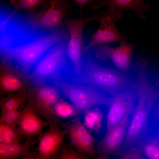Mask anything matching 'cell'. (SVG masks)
Here are the masks:
<instances>
[{"mask_svg":"<svg viewBox=\"0 0 159 159\" xmlns=\"http://www.w3.org/2000/svg\"><path fill=\"white\" fill-rule=\"evenodd\" d=\"M134 49L132 44L126 42L116 47L104 44L96 47L95 55L102 61L109 58L120 71L127 73L132 62Z\"/></svg>","mask_w":159,"mask_h":159,"instance_id":"13","label":"cell"},{"mask_svg":"<svg viewBox=\"0 0 159 159\" xmlns=\"http://www.w3.org/2000/svg\"><path fill=\"white\" fill-rule=\"evenodd\" d=\"M70 144L62 145L56 159H87L89 156L86 154L75 150Z\"/></svg>","mask_w":159,"mask_h":159,"instance_id":"23","label":"cell"},{"mask_svg":"<svg viewBox=\"0 0 159 159\" xmlns=\"http://www.w3.org/2000/svg\"><path fill=\"white\" fill-rule=\"evenodd\" d=\"M69 5L67 0H48L39 11L26 14L30 24L43 29L53 31L65 26L64 19L67 16Z\"/></svg>","mask_w":159,"mask_h":159,"instance_id":"7","label":"cell"},{"mask_svg":"<svg viewBox=\"0 0 159 159\" xmlns=\"http://www.w3.org/2000/svg\"><path fill=\"white\" fill-rule=\"evenodd\" d=\"M62 93L56 86L41 82L31 83L27 91V104L38 115L44 118L49 125L54 124L66 129L64 123L55 113L54 105L60 99Z\"/></svg>","mask_w":159,"mask_h":159,"instance_id":"5","label":"cell"},{"mask_svg":"<svg viewBox=\"0 0 159 159\" xmlns=\"http://www.w3.org/2000/svg\"><path fill=\"white\" fill-rule=\"evenodd\" d=\"M53 84L59 89L62 93L72 103L76 116L95 107L104 105L108 106L111 97L91 86L72 84L61 80Z\"/></svg>","mask_w":159,"mask_h":159,"instance_id":"6","label":"cell"},{"mask_svg":"<svg viewBox=\"0 0 159 159\" xmlns=\"http://www.w3.org/2000/svg\"><path fill=\"white\" fill-rule=\"evenodd\" d=\"M130 113L127 114L122 121L109 132L98 143L97 152L99 157L105 159L109 155H119L131 121Z\"/></svg>","mask_w":159,"mask_h":159,"instance_id":"12","label":"cell"},{"mask_svg":"<svg viewBox=\"0 0 159 159\" xmlns=\"http://www.w3.org/2000/svg\"><path fill=\"white\" fill-rule=\"evenodd\" d=\"M135 147L146 159H159V132L145 138Z\"/></svg>","mask_w":159,"mask_h":159,"instance_id":"19","label":"cell"},{"mask_svg":"<svg viewBox=\"0 0 159 159\" xmlns=\"http://www.w3.org/2000/svg\"><path fill=\"white\" fill-rule=\"evenodd\" d=\"M100 17L99 14L84 19H67L64 20V25L69 35L67 46V56L72 66L76 76L81 74L83 68V28L90 21H98Z\"/></svg>","mask_w":159,"mask_h":159,"instance_id":"8","label":"cell"},{"mask_svg":"<svg viewBox=\"0 0 159 159\" xmlns=\"http://www.w3.org/2000/svg\"><path fill=\"white\" fill-rule=\"evenodd\" d=\"M85 55L82 72L73 80L76 84L91 86L105 94L112 95L125 90L134 83L127 73L102 67L88 52Z\"/></svg>","mask_w":159,"mask_h":159,"instance_id":"3","label":"cell"},{"mask_svg":"<svg viewBox=\"0 0 159 159\" xmlns=\"http://www.w3.org/2000/svg\"><path fill=\"white\" fill-rule=\"evenodd\" d=\"M48 130L39 135L36 150L42 159H56L65 136L67 130H60L57 125H49Z\"/></svg>","mask_w":159,"mask_h":159,"instance_id":"14","label":"cell"},{"mask_svg":"<svg viewBox=\"0 0 159 159\" xmlns=\"http://www.w3.org/2000/svg\"><path fill=\"white\" fill-rule=\"evenodd\" d=\"M66 129L70 144L74 146L79 152L96 158L94 148L95 139L82 125L79 116H76L71 124L67 125Z\"/></svg>","mask_w":159,"mask_h":159,"instance_id":"15","label":"cell"},{"mask_svg":"<svg viewBox=\"0 0 159 159\" xmlns=\"http://www.w3.org/2000/svg\"><path fill=\"white\" fill-rule=\"evenodd\" d=\"M119 156L121 159H146L135 147L121 152Z\"/></svg>","mask_w":159,"mask_h":159,"instance_id":"26","label":"cell"},{"mask_svg":"<svg viewBox=\"0 0 159 159\" xmlns=\"http://www.w3.org/2000/svg\"><path fill=\"white\" fill-rule=\"evenodd\" d=\"M20 110H13L8 111L1 115L0 118V123H3L15 128H16L20 121L21 112Z\"/></svg>","mask_w":159,"mask_h":159,"instance_id":"25","label":"cell"},{"mask_svg":"<svg viewBox=\"0 0 159 159\" xmlns=\"http://www.w3.org/2000/svg\"><path fill=\"white\" fill-rule=\"evenodd\" d=\"M69 38L65 26L54 31L44 30L37 35L27 36L13 45L1 47V59L14 61L28 74L51 47Z\"/></svg>","mask_w":159,"mask_h":159,"instance_id":"2","label":"cell"},{"mask_svg":"<svg viewBox=\"0 0 159 159\" xmlns=\"http://www.w3.org/2000/svg\"><path fill=\"white\" fill-rule=\"evenodd\" d=\"M36 142L31 137L27 138L22 144L0 143V159H41L37 152L31 150Z\"/></svg>","mask_w":159,"mask_h":159,"instance_id":"17","label":"cell"},{"mask_svg":"<svg viewBox=\"0 0 159 159\" xmlns=\"http://www.w3.org/2000/svg\"><path fill=\"white\" fill-rule=\"evenodd\" d=\"M109 0H100V2L99 4L106 2Z\"/></svg>","mask_w":159,"mask_h":159,"instance_id":"28","label":"cell"},{"mask_svg":"<svg viewBox=\"0 0 159 159\" xmlns=\"http://www.w3.org/2000/svg\"><path fill=\"white\" fill-rule=\"evenodd\" d=\"M49 124L47 121L40 119L32 107L27 104L22 108L16 130L19 134L28 138L40 135L43 129Z\"/></svg>","mask_w":159,"mask_h":159,"instance_id":"16","label":"cell"},{"mask_svg":"<svg viewBox=\"0 0 159 159\" xmlns=\"http://www.w3.org/2000/svg\"><path fill=\"white\" fill-rule=\"evenodd\" d=\"M68 40L52 46L37 62L27 74L31 83L44 82L53 84L62 80V72L67 62L66 48Z\"/></svg>","mask_w":159,"mask_h":159,"instance_id":"4","label":"cell"},{"mask_svg":"<svg viewBox=\"0 0 159 159\" xmlns=\"http://www.w3.org/2000/svg\"><path fill=\"white\" fill-rule=\"evenodd\" d=\"M27 91H21L16 93H11L6 97L1 99V115L12 110H18L20 106H23L26 100Z\"/></svg>","mask_w":159,"mask_h":159,"instance_id":"20","label":"cell"},{"mask_svg":"<svg viewBox=\"0 0 159 159\" xmlns=\"http://www.w3.org/2000/svg\"><path fill=\"white\" fill-rule=\"evenodd\" d=\"M104 6H108V9L119 13L124 10L132 11L143 19H145L144 12L150 7L149 4L144 2V0H109L99 4L97 9Z\"/></svg>","mask_w":159,"mask_h":159,"instance_id":"18","label":"cell"},{"mask_svg":"<svg viewBox=\"0 0 159 159\" xmlns=\"http://www.w3.org/2000/svg\"><path fill=\"white\" fill-rule=\"evenodd\" d=\"M53 109L55 114L58 116L66 118L76 113L73 106L60 99L54 106Z\"/></svg>","mask_w":159,"mask_h":159,"instance_id":"24","label":"cell"},{"mask_svg":"<svg viewBox=\"0 0 159 159\" xmlns=\"http://www.w3.org/2000/svg\"><path fill=\"white\" fill-rule=\"evenodd\" d=\"M148 65V60L144 59L136 62L138 74L135 83L137 104L134 110L121 152L135 147L145 138L150 112L159 99V89L153 86L147 77Z\"/></svg>","mask_w":159,"mask_h":159,"instance_id":"1","label":"cell"},{"mask_svg":"<svg viewBox=\"0 0 159 159\" xmlns=\"http://www.w3.org/2000/svg\"><path fill=\"white\" fill-rule=\"evenodd\" d=\"M31 84L27 74L11 61H1L0 64V96L14 92L27 91Z\"/></svg>","mask_w":159,"mask_h":159,"instance_id":"11","label":"cell"},{"mask_svg":"<svg viewBox=\"0 0 159 159\" xmlns=\"http://www.w3.org/2000/svg\"><path fill=\"white\" fill-rule=\"evenodd\" d=\"M79 6L81 13V18H82V14L84 6L87 4H90L91 8L96 9V8L98 3L97 0H72Z\"/></svg>","mask_w":159,"mask_h":159,"instance_id":"27","label":"cell"},{"mask_svg":"<svg viewBox=\"0 0 159 159\" xmlns=\"http://www.w3.org/2000/svg\"><path fill=\"white\" fill-rule=\"evenodd\" d=\"M0 143H19L22 139V135L15 128L3 123H0Z\"/></svg>","mask_w":159,"mask_h":159,"instance_id":"21","label":"cell"},{"mask_svg":"<svg viewBox=\"0 0 159 159\" xmlns=\"http://www.w3.org/2000/svg\"><path fill=\"white\" fill-rule=\"evenodd\" d=\"M111 96L107 118V132L119 124L132 110L137 99L135 82L125 90Z\"/></svg>","mask_w":159,"mask_h":159,"instance_id":"10","label":"cell"},{"mask_svg":"<svg viewBox=\"0 0 159 159\" xmlns=\"http://www.w3.org/2000/svg\"><path fill=\"white\" fill-rule=\"evenodd\" d=\"M121 13H117L108 9L101 13L99 21L100 27L92 36L88 44L84 47V55L93 47L106 43L116 42L120 44L126 42V38L117 29L115 23L121 16Z\"/></svg>","mask_w":159,"mask_h":159,"instance_id":"9","label":"cell"},{"mask_svg":"<svg viewBox=\"0 0 159 159\" xmlns=\"http://www.w3.org/2000/svg\"><path fill=\"white\" fill-rule=\"evenodd\" d=\"M48 0H9L10 3L16 10H23L29 14L36 11L37 9L42 7Z\"/></svg>","mask_w":159,"mask_h":159,"instance_id":"22","label":"cell"},{"mask_svg":"<svg viewBox=\"0 0 159 159\" xmlns=\"http://www.w3.org/2000/svg\"><path fill=\"white\" fill-rule=\"evenodd\" d=\"M157 84L158 85H159V81H158V82H157ZM158 116L159 117V104L158 108Z\"/></svg>","mask_w":159,"mask_h":159,"instance_id":"29","label":"cell"}]
</instances>
